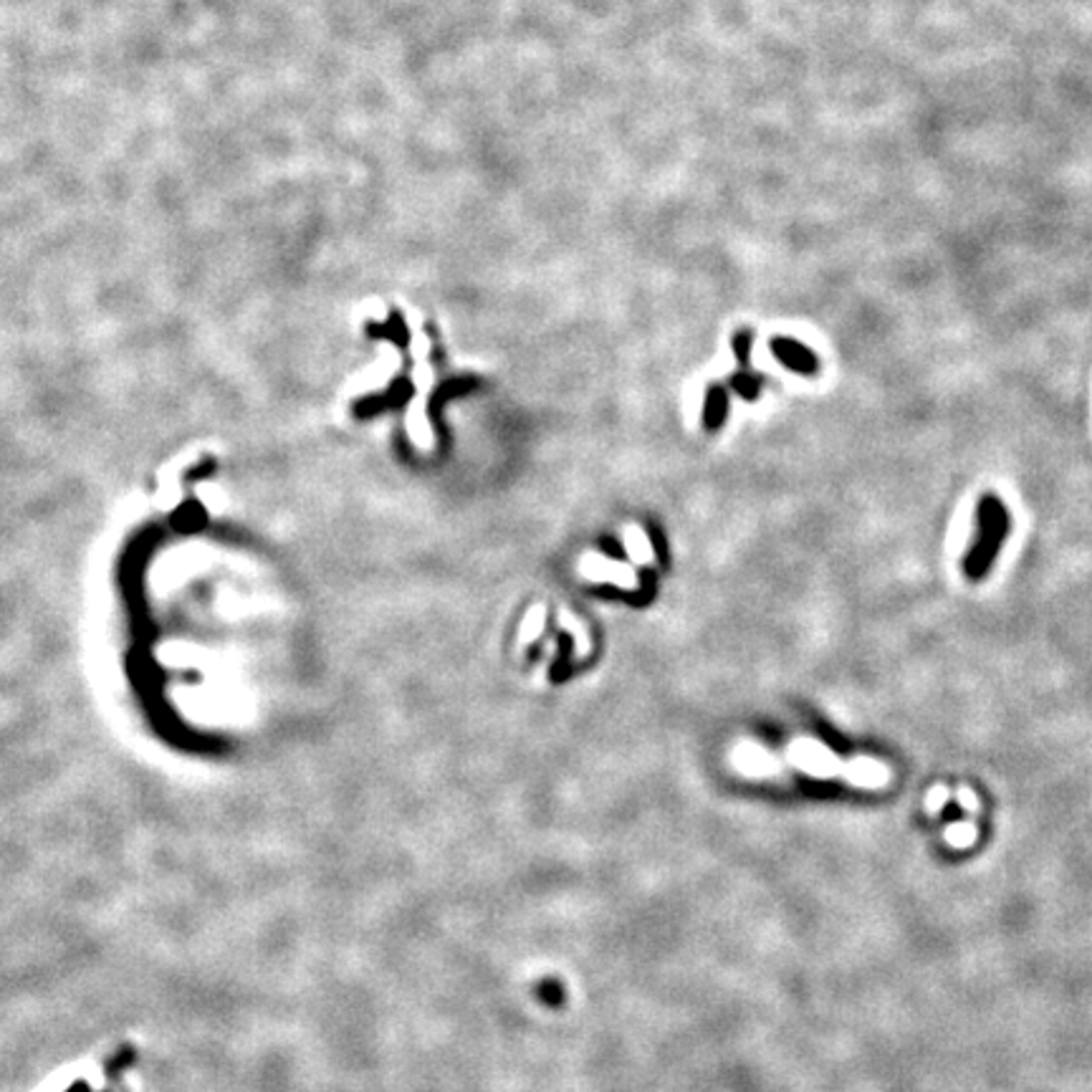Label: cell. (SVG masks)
<instances>
[{
  "instance_id": "cell-2",
  "label": "cell",
  "mask_w": 1092,
  "mask_h": 1092,
  "mask_svg": "<svg viewBox=\"0 0 1092 1092\" xmlns=\"http://www.w3.org/2000/svg\"><path fill=\"white\" fill-rule=\"evenodd\" d=\"M777 354L787 362V367L800 369V372L815 369V354L807 352L805 346H800L797 341H777Z\"/></svg>"
},
{
  "instance_id": "cell-1",
  "label": "cell",
  "mask_w": 1092,
  "mask_h": 1092,
  "mask_svg": "<svg viewBox=\"0 0 1092 1092\" xmlns=\"http://www.w3.org/2000/svg\"><path fill=\"white\" fill-rule=\"evenodd\" d=\"M976 518H979V533H976L974 550L969 552V557L964 562V572L969 580L979 582L991 570L999 550H1002L1004 538H1007L1009 513L997 495H984L979 501Z\"/></svg>"
}]
</instances>
